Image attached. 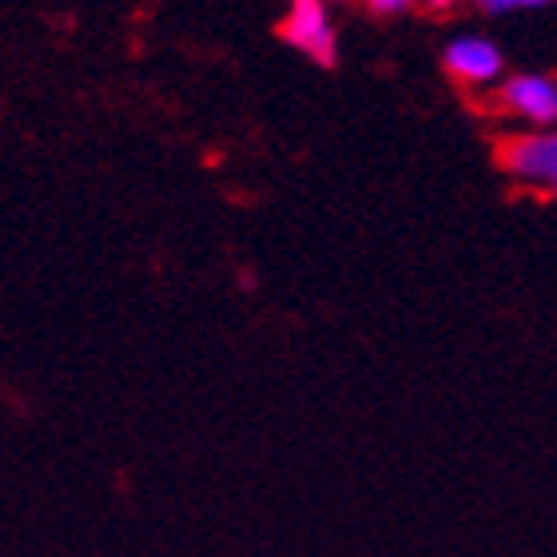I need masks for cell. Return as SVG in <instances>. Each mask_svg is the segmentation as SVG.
Masks as SVG:
<instances>
[{
	"mask_svg": "<svg viewBox=\"0 0 557 557\" xmlns=\"http://www.w3.org/2000/svg\"><path fill=\"white\" fill-rule=\"evenodd\" d=\"M442 60H446L450 76H458V81H466V84L498 81L502 69H506L502 48L494 45V40H486V36H478V33L454 36L450 45H446V52H442Z\"/></svg>",
	"mask_w": 557,
	"mask_h": 557,
	"instance_id": "cell-3",
	"label": "cell"
},
{
	"mask_svg": "<svg viewBox=\"0 0 557 557\" xmlns=\"http://www.w3.org/2000/svg\"><path fill=\"white\" fill-rule=\"evenodd\" d=\"M410 4L407 0H371V12H383V16H391V12H407Z\"/></svg>",
	"mask_w": 557,
	"mask_h": 557,
	"instance_id": "cell-6",
	"label": "cell"
},
{
	"mask_svg": "<svg viewBox=\"0 0 557 557\" xmlns=\"http://www.w3.org/2000/svg\"><path fill=\"white\" fill-rule=\"evenodd\" d=\"M502 104L518 116L534 120V124H557V84L537 76V72L510 76L502 84Z\"/></svg>",
	"mask_w": 557,
	"mask_h": 557,
	"instance_id": "cell-4",
	"label": "cell"
},
{
	"mask_svg": "<svg viewBox=\"0 0 557 557\" xmlns=\"http://www.w3.org/2000/svg\"><path fill=\"white\" fill-rule=\"evenodd\" d=\"M549 9L546 0H486L482 4V12H490V16H506V12H542Z\"/></svg>",
	"mask_w": 557,
	"mask_h": 557,
	"instance_id": "cell-5",
	"label": "cell"
},
{
	"mask_svg": "<svg viewBox=\"0 0 557 557\" xmlns=\"http://www.w3.org/2000/svg\"><path fill=\"white\" fill-rule=\"evenodd\" d=\"M278 36L287 40L290 48H299L314 64L323 69H335L338 64V40H335V24L326 16V9L319 0H295L287 12V21L278 24Z\"/></svg>",
	"mask_w": 557,
	"mask_h": 557,
	"instance_id": "cell-1",
	"label": "cell"
},
{
	"mask_svg": "<svg viewBox=\"0 0 557 557\" xmlns=\"http://www.w3.org/2000/svg\"><path fill=\"white\" fill-rule=\"evenodd\" d=\"M502 168L522 180L537 184L557 196V132H537V136H513L502 148Z\"/></svg>",
	"mask_w": 557,
	"mask_h": 557,
	"instance_id": "cell-2",
	"label": "cell"
}]
</instances>
